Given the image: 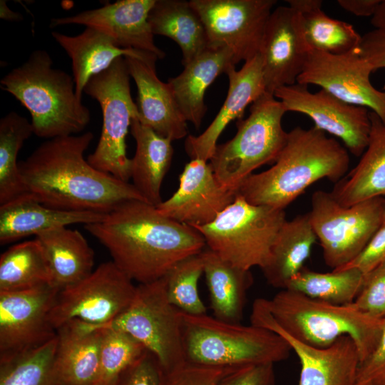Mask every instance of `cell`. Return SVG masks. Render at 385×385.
<instances>
[{"label": "cell", "instance_id": "obj_49", "mask_svg": "<svg viewBox=\"0 0 385 385\" xmlns=\"http://www.w3.org/2000/svg\"><path fill=\"white\" fill-rule=\"evenodd\" d=\"M0 17L6 21H19L23 20V16L20 13L11 11L6 5V1H0Z\"/></svg>", "mask_w": 385, "mask_h": 385}, {"label": "cell", "instance_id": "obj_17", "mask_svg": "<svg viewBox=\"0 0 385 385\" xmlns=\"http://www.w3.org/2000/svg\"><path fill=\"white\" fill-rule=\"evenodd\" d=\"M310 51L301 15L289 6L273 9L259 51L266 92L296 83Z\"/></svg>", "mask_w": 385, "mask_h": 385}, {"label": "cell", "instance_id": "obj_12", "mask_svg": "<svg viewBox=\"0 0 385 385\" xmlns=\"http://www.w3.org/2000/svg\"><path fill=\"white\" fill-rule=\"evenodd\" d=\"M135 289L133 280L114 262L102 263L85 279L59 290L51 322L56 329L75 319L106 324L129 306Z\"/></svg>", "mask_w": 385, "mask_h": 385}, {"label": "cell", "instance_id": "obj_37", "mask_svg": "<svg viewBox=\"0 0 385 385\" xmlns=\"http://www.w3.org/2000/svg\"><path fill=\"white\" fill-rule=\"evenodd\" d=\"M299 14L310 51L339 55L360 47L361 36L354 27L327 16L322 11V5Z\"/></svg>", "mask_w": 385, "mask_h": 385}, {"label": "cell", "instance_id": "obj_6", "mask_svg": "<svg viewBox=\"0 0 385 385\" xmlns=\"http://www.w3.org/2000/svg\"><path fill=\"white\" fill-rule=\"evenodd\" d=\"M181 312L185 359L189 363L220 367L274 364L292 351L282 337L265 328Z\"/></svg>", "mask_w": 385, "mask_h": 385}, {"label": "cell", "instance_id": "obj_23", "mask_svg": "<svg viewBox=\"0 0 385 385\" xmlns=\"http://www.w3.org/2000/svg\"><path fill=\"white\" fill-rule=\"evenodd\" d=\"M56 364L65 385H96L103 328L71 319L56 329Z\"/></svg>", "mask_w": 385, "mask_h": 385}, {"label": "cell", "instance_id": "obj_33", "mask_svg": "<svg viewBox=\"0 0 385 385\" xmlns=\"http://www.w3.org/2000/svg\"><path fill=\"white\" fill-rule=\"evenodd\" d=\"M53 285L45 252L35 238L12 245L0 257V292Z\"/></svg>", "mask_w": 385, "mask_h": 385}, {"label": "cell", "instance_id": "obj_10", "mask_svg": "<svg viewBox=\"0 0 385 385\" xmlns=\"http://www.w3.org/2000/svg\"><path fill=\"white\" fill-rule=\"evenodd\" d=\"M98 326L133 337L155 356L163 372L185 361L182 312L168 300L165 277L139 284L129 306L113 321Z\"/></svg>", "mask_w": 385, "mask_h": 385}, {"label": "cell", "instance_id": "obj_20", "mask_svg": "<svg viewBox=\"0 0 385 385\" xmlns=\"http://www.w3.org/2000/svg\"><path fill=\"white\" fill-rule=\"evenodd\" d=\"M155 3V0H119L73 16L54 18L51 27L67 24L92 27L111 36L118 47L147 51L162 59L165 53L155 45L148 21Z\"/></svg>", "mask_w": 385, "mask_h": 385}, {"label": "cell", "instance_id": "obj_21", "mask_svg": "<svg viewBox=\"0 0 385 385\" xmlns=\"http://www.w3.org/2000/svg\"><path fill=\"white\" fill-rule=\"evenodd\" d=\"M225 74L229 80L227 97L212 123L200 135H188L185 150L191 159L209 161L217 145V142L227 125L242 118L245 111L266 92L260 54L245 62L237 71L231 65Z\"/></svg>", "mask_w": 385, "mask_h": 385}, {"label": "cell", "instance_id": "obj_1", "mask_svg": "<svg viewBox=\"0 0 385 385\" xmlns=\"http://www.w3.org/2000/svg\"><path fill=\"white\" fill-rule=\"evenodd\" d=\"M93 138L86 132L47 139L19 162L29 193L51 208L102 215L128 200L145 202L132 183L96 169L85 159Z\"/></svg>", "mask_w": 385, "mask_h": 385}, {"label": "cell", "instance_id": "obj_41", "mask_svg": "<svg viewBox=\"0 0 385 385\" xmlns=\"http://www.w3.org/2000/svg\"><path fill=\"white\" fill-rule=\"evenodd\" d=\"M235 368L185 361L168 371H163L160 385H217L225 374Z\"/></svg>", "mask_w": 385, "mask_h": 385}, {"label": "cell", "instance_id": "obj_7", "mask_svg": "<svg viewBox=\"0 0 385 385\" xmlns=\"http://www.w3.org/2000/svg\"><path fill=\"white\" fill-rule=\"evenodd\" d=\"M287 111L274 94L265 92L250 106L249 115L237 120V132L217 145L209 163L217 180L237 191L258 168L274 163L288 136L282 125Z\"/></svg>", "mask_w": 385, "mask_h": 385}, {"label": "cell", "instance_id": "obj_29", "mask_svg": "<svg viewBox=\"0 0 385 385\" xmlns=\"http://www.w3.org/2000/svg\"><path fill=\"white\" fill-rule=\"evenodd\" d=\"M36 238L45 252L53 284L60 290L81 281L93 271L94 252L79 231L59 227Z\"/></svg>", "mask_w": 385, "mask_h": 385}, {"label": "cell", "instance_id": "obj_27", "mask_svg": "<svg viewBox=\"0 0 385 385\" xmlns=\"http://www.w3.org/2000/svg\"><path fill=\"white\" fill-rule=\"evenodd\" d=\"M53 38L71 59L73 78L78 98L82 101L83 93L91 77L108 69L120 57H143L147 51L118 47L114 40L99 30L86 27L76 36L56 31Z\"/></svg>", "mask_w": 385, "mask_h": 385}, {"label": "cell", "instance_id": "obj_4", "mask_svg": "<svg viewBox=\"0 0 385 385\" xmlns=\"http://www.w3.org/2000/svg\"><path fill=\"white\" fill-rule=\"evenodd\" d=\"M253 304L283 332L315 347H327L342 336L355 342L360 362L376 347L384 319L371 317L350 304H334L282 289L271 299Z\"/></svg>", "mask_w": 385, "mask_h": 385}, {"label": "cell", "instance_id": "obj_15", "mask_svg": "<svg viewBox=\"0 0 385 385\" xmlns=\"http://www.w3.org/2000/svg\"><path fill=\"white\" fill-rule=\"evenodd\" d=\"M274 96L287 111L307 115L314 127L340 139L355 156L365 150L371 131L369 109L346 103L325 90L311 92L296 83L277 89Z\"/></svg>", "mask_w": 385, "mask_h": 385}, {"label": "cell", "instance_id": "obj_28", "mask_svg": "<svg viewBox=\"0 0 385 385\" xmlns=\"http://www.w3.org/2000/svg\"><path fill=\"white\" fill-rule=\"evenodd\" d=\"M130 133L136 143L130 158L132 185L146 202L157 206L162 202L160 188L174 153L172 140L159 135L138 118L132 120Z\"/></svg>", "mask_w": 385, "mask_h": 385}, {"label": "cell", "instance_id": "obj_25", "mask_svg": "<svg viewBox=\"0 0 385 385\" xmlns=\"http://www.w3.org/2000/svg\"><path fill=\"white\" fill-rule=\"evenodd\" d=\"M106 215L92 212L66 211L42 205L29 193L0 205V244L73 224L88 225L102 220Z\"/></svg>", "mask_w": 385, "mask_h": 385}, {"label": "cell", "instance_id": "obj_47", "mask_svg": "<svg viewBox=\"0 0 385 385\" xmlns=\"http://www.w3.org/2000/svg\"><path fill=\"white\" fill-rule=\"evenodd\" d=\"M381 0H338L344 10L356 16L369 17L374 14Z\"/></svg>", "mask_w": 385, "mask_h": 385}, {"label": "cell", "instance_id": "obj_40", "mask_svg": "<svg viewBox=\"0 0 385 385\" xmlns=\"http://www.w3.org/2000/svg\"><path fill=\"white\" fill-rule=\"evenodd\" d=\"M351 304L371 317L385 318V261L364 274L362 287Z\"/></svg>", "mask_w": 385, "mask_h": 385}, {"label": "cell", "instance_id": "obj_18", "mask_svg": "<svg viewBox=\"0 0 385 385\" xmlns=\"http://www.w3.org/2000/svg\"><path fill=\"white\" fill-rule=\"evenodd\" d=\"M250 324L282 337L297 356L300 374L297 385H355L360 356L354 340L342 336L327 347H315L292 337L252 304Z\"/></svg>", "mask_w": 385, "mask_h": 385}, {"label": "cell", "instance_id": "obj_22", "mask_svg": "<svg viewBox=\"0 0 385 385\" xmlns=\"http://www.w3.org/2000/svg\"><path fill=\"white\" fill-rule=\"evenodd\" d=\"M124 58L138 89V120L159 135L172 141L187 137V121L169 85L160 81L156 74L155 63L158 57L148 53L140 58L125 56Z\"/></svg>", "mask_w": 385, "mask_h": 385}, {"label": "cell", "instance_id": "obj_3", "mask_svg": "<svg viewBox=\"0 0 385 385\" xmlns=\"http://www.w3.org/2000/svg\"><path fill=\"white\" fill-rule=\"evenodd\" d=\"M348 150L314 126L295 127L277 160L269 169L253 173L237 193L248 202L284 210L313 183L327 179L337 183L349 172Z\"/></svg>", "mask_w": 385, "mask_h": 385}, {"label": "cell", "instance_id": "obj_24", "mask_svg": "<svg viewBox=\"0 0 385 385\" xmlns=\"http://www.w3.org/2000/svg\"><path fill=\"white\" fill-rule=\"evenodd\" d=\"M236 65L227 48H209L189 63L177 76L168 79L175 102L187 122L198 129L207 111L206 90L228 67Z\"/></svg>", "mask_w": 385, "mask_h": 385}, {"label": "cell", "instance_id": "obj_14", "mask_svg": "<svg viewBox=\"0 0 385 385\" xmlns=\"http://www.w3.org/2000/svg\"><path fill=\"white\" fill-rule=\"evenodd\" d=\"M372 72L359 48L339 55L311 51L297 83L318 86L346 103L370 109L385 124V91L372 85Z\"/></svg>", "mask_w": 385, "mask_h": 385}, {"label": "cell", "instance_id": "obj_30", "mask_svg": "<svg viewBox=\"0 0 385 385\" xmlns=\"http://www.w3.org/2000/svg\"><path fill=\"white\" fill-rule=\"evenodd\" d=\"M201 255L212 316L225 322L240 323L247 292L253 283L250 270L233 266L207 247Z\"/></svg>", "mask_w": 385, "mask_h": 385}, {"label": "cell", "instance_id": "obj_43", "mask_svg": "<svg viewBox=\"0 0 385 385\" xmlns=\"http://www.w3.org/2000/svg\"><path fill=\"white\" fill-rule=\"evenodd\" d=\"M355 385H385V319L376 347L359 363Z\"/></svg>", "mask_w": 385, "mask_h": 385}, {"label": "cell", "instance_id": "obj_8", "mask_svg": "<svg viewBox=\"0 0 385 385\" xmlns=\"http://www.w3.org/2000/svg\"><path fill=\"white\" fill-rule=\"evenodd\" d=\"M286 220L284 210L251 204L237 193L212 222L193 227L204 237L206 247L225 261L245 270H262Z\"/></svg>", "mask_w": 385, "mask_h": 385}, {"label": "cell", "instance_id": "obj_5", "mask_svg": "<svg viewBox=\"0 0 385 385\" xmlns=\"http://www.w3.org/2000/svg\"><path fill=\"white\" fill-rule=\"evenodd\" d=\"M52 65L49 53L38 49L0 81L1 89L29 111L34 133L46 139L79 133L91 120L76 96L73 78Z\"/></svg>", "mask_w": 385, "mask_h": 385}, {"label": "cell", "instance_id": "obj_44", "mask_svg": "<svg viewBox=\"0 0 385 385\" xmlns=\"http://www.w3.org/2000/svg\"><path fill=\"white\" fill-rule=\"evenodd\" d=\"M274 364L237 367L227 374L217 385H276Z\"/></svg>", "mask_w": 385, "mask_h": 385}, {"label": "cell", "instance_id": "obj_11", "mask_svg": "<svg viewBox=\"0 0 385 385\" xmlns=\"http://www.w3.org/2000/svg\"><path fill=\"white\" fill-rule=\"evenodd\" d=\"M384 207L382 197L344 207L331 192L316 190L308 214L325 264L337 270L354 260L379 227Z\"/></svg>", "mask_w": 385, "mask_h": 385}, {"label": "cell", "instance_id": "obj_26", "mask_svg": "<svg viewBox=\"0 0 385 385\" xmlns=\"http://www.w3.org/2000/svg\"><path fill=\"white\" fill-rule=\"evenodd\" d=\"M371 131L358 163L335 185L331 193L349 207L375 197L385 199V124L370 111Z\"/></svg>", "mask_w": 385, "mask_h": 385}, {"label": "cell", "instance_id": "obj_36", "mask_svg": "<svg viewBox=\"0 0 385 385\" xmlns=\"http://www.w3.org/2000/svg\"><path fill=\"white\" fill-rule=\"evenodd\" d=\"M57 336L42 346L0 359V385H65L56 367Z\"/></svg>", "mask_w": 385, "mask_h": 385}, {"label": "cell", "instance_id": "obj_32", "mask_svg": "<svg viewBox=\"0 0 385 385\" xmlns=\"http://www.w3.org/2000/svg\"><path fill=\"white\" fill-rule=\"evenodd\" d=\"M317 240L308 212L287 220L273 244L268 263L262 269L267 283L284 289L304 267Z\"/></svg>", "mask_w": 385, "mask_h": 385}, {"label": "cell", "instance_id": "obj_34", "mask_svg": "<svg viewBox=\"0 0 385 385\" xmlns=\"http://www.w3.org/2000/svg\"><path fill=\"white\" fill-rule=\"evenodd\" d=\"M33 133L31 123L15 111L0 120V205L29 194L17 157L24 143Z\"/></svg>", "mask_w": 385, "mask_h": 385}, {"label": "cell", "instance_id": "obj_16", "mask_svg": "<svg viewBox=\"0 0 385 385\" xmlns=\"http://www.w3.org/2000/svg\"><path fill=\"white\" fill-rule=\"evenodd\" d=\"M59 290L48 284L0 292V359L38 348L56 336L50 316Z\"/></svg>", "mask_w": 385, "mask_h": 385}, {"label": "cell", "instance_id": "obj_39", "mask_svg": "<svg viewBox=\"0 0 385 385\" xmlns=\"http://www.w3.org/2000/svg\"><path fill=\"white\" fill-rule=\"evenodd\" d=\"M145 351L147 349L128 334L103 328L99 372L96 385H116L123 372Z\"/></svg>", "mask_w": 385, "mask_h": 385}, {"label": "cell", "instance_id": "obj_13", "mask_svg": "<svg viewBox=\"0 0 385 385\" xmlns=\"http://www.w3.org/2000/svg\"><path fill=\"white\" fill-rule=\"evenodd\" d=\"M205 26L209 48H227L235 64L259 53L275 0H190Z\"/></svg>", "mask_w": 385, "mask_h": 385}, {"label": "cell", "instance_id": "obj_35", "mask_svg": "<svg viewBox=\"0 0 385 385\" xmlns=\"http://www.w3.org/2000/svg\"><path fill=\"white\" fill-rule=\"evenodd\" d=\"M364 277V274L354 267L319 272L304 267L284 289L331 304H350L357 297Z\"/></svg>", "mask_w": 385, "mask_h": 385}, {"label": "cell", "instance_id": "obj_19", "mask_svg": "<svg viewBox=\"0 0 385 385\" xmlns=\"http://www.w3.org/2000/svg\"><path fill=\"white\" fill-rule=\"evenodd\" d=\"M237 192L223 186L209 163L195 158L180 175L178 190L156 207L163 215L191 227L212 222L235 200Z\"/></svg>", "mask_w": 385, "mask_h": 385}, {"label": "cell", "instance_id": "obj_31", "mask_svg": "<svg viewBox=\"0 0 385 385\" xmlns=\"http://www.w3.org/2000/svg\"><path fill=\"white\" fill-rule=\"evenodd\" d=\"M148 21L154 35L166 36L179 46L183 66L209 48L203 23L188 1L155 0Z\"/></svg>", "mask_w": 385, "mask_h": 385}, {"label": "cell", "instance_id": "obj_46", "mask_svg": "<svg viewBox=\"0 0 385 385\" xmlns=\"http://www.w3.org/2000/svg\"><path fill=\"white\" fill-rule=\"evenodd\" d=\"M359 49L374 71L385 68V30L374 29L361 36Z\"/></svg>", "mask_w": 385, "mask_h": 385}, {"label": "cell", "instance_id": "obj_48", "mask_svg": "<svg viewBox=\"0 0 385 385\" xmlns=\"http://www.w3.org/2000/svg\"><path fill=\"white\" fill-rule=\"evenodd\" d=\"M371 23L374 29L385 30V0H381L374 14L372 16Z\"/></svg>", "mask_w": 385, "mask_h": 385}, {"label": "cell", "instance_id": "obj_42", "mask_svg": "<svg viewBox=\"0 0 385 385\" xmlns=\"http://www.w3.org/2000/svg\"><path fill=\"white\" fill-rule=\"evenodd\" d=\"M163 370L148 350L120 376L116 385H160Z\"/></svg>", "mask_w": 385, "mask_h": 385}, {"label": "cell", "instance_id": "obj_2", "mask_svg": "<svg viewBox=\"0 0 385 385\" xmlns=\"http://www.w3.org/2000/svg\"><path fill=\"white\" fill-rule=\"evenodd\" d=\"M85 228L107 248L112 262L139 284L163 278L178 262L206 247L193 227L163 215L142 200L126 201Z\"/></svg>", "mask_w": 385, "mask_h": 385}, {"label": "cell", "instance_id": "obj_9", "mask_svg": "<svg viewBox=\"0 0 385 385\" xmlns=\"http://www.w3.org/2000/svg\"><path fill=\"white\" fill-rule=\"evenodd\" d=\"M124 57L88 81L84 93L96 100L102 111L103 126L97 146L87 158L96 169L124 182L130 179V159L125 138L132 120L140 118L133 100Z\"/></svg>", "mask_w": 385, "mask_h": 385}, {"label": "cell", "instance_id": "obj_45", "mask_svg": "<svg viewBox=\"0 0 385 385\" xmlns=\"http://www.w3.org/2000/svg\"><path fill=\"white\" fill-rule=\"evenodd\" d=\"M384 261H385V207L380 225L366 247L354 260L339 269L354 267L365 274Z\"/></svg>", "mask_w": 385, "mask_h": 385}, {"label": "cell", "instance_id": "obj_38", "mask_svg": "<svg viewBox=\"0 0 385 385\" xmlns=\"http://www.w3.org/2000/svg\"><path fill=\"white\" fill-rule=\"evenodd\" d=\"M204 274L201 253L185 258L175 265L165 276L169 302L181 312L200 315L207 309L200 298L198 282Z\"/></svg>", "mask_w": 385, "mask_h": 385}]
</instances>
